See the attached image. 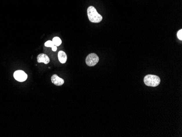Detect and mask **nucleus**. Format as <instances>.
<instances>
[{
	"label": "nucleus",
	"mask_w": 182,
	"mask_h": 137,
	"mask_svg": "<svg viewBox=\"0 0 182 137\" xmlns=\"http://www.w3.org/2000/svg\"><path fill=\"white\" fill-rule=\"evenodd\" d=\"M58 58L61 64H65L67 60V56L65 52L63 51H59L58 53Z\"/></svg>",
	"instance_id": "7"
},
{
	"label": "nucleus",
	"mask_w": 182,
	"mask_h": 137,
	"mask_svg": "<svg viewBox=\"0 0 182 137\" xmlns=\"http://www.w3.org/2000/svg\"><path fill=\"white\" fill-rule=\"evenodd\" d=\"M87 15L90 21L93 23H99L102 21L103 17L99 14L93 6H90L87 9Z\"/></svg>",
	"instance_id": "1"
},
{
	"label": "nucleus",
	"mask_w": 182,
	"mask_h": 137,
	"mask_svg": "<svg viewBox=\"0 0 182 137\" xmlns=\"http://www.w3.org/2000/svg\"><path fill=\"white\" fill-rule=\"evenodd\" d=\"M57 46H53L52 48V51H57Z\"/></svg>",
	"instance_id": "11"
},
{
	"label": "nucleus",
	"mask_w": 182,
	"mask_h": 137,
	"mask_svg": "<svg viewBox=\"0 0 182 137\" xmlns=\"http://www.w3.org/2000/svg\"><path fill=\"white\" fill-rule=\"evenodd\" d=\"M177 38L181 41H182V30L181 29L180 30H179L177 32Z\"/></svg>",
	"instance_id": "10"
},
{
	"label": "nucleus",
	"mask_w": 182,
	"mask_h": 137,
	"mask_svg": "<svg viewBox=\"0 0 182 137\" xmlns=\"http://www.w3.org/2000/svg\"><path fill=\"white\" fill-rule=\"evenodd\" d=\"M14 77L15 80H17L19 82H23L27 79L28 75L23 71L18 70L14 72Z\"/></svg>",
	"instance_id": "4"
},
{
	"label": "nucleus",
	"mask_w": 182,
	"mask_h": 137,
	"mask_svg": "<svg viewBox=\"0 0 182 137\" xmlns=\"http://www.w3.org/2000/svg\"><path fill=\"white\" fill-rule=\"evenodd\" d=\"M37 61L39 63H44L45 64H48L50 62V59L48 55L44 54H41L37 56Z\"/></svg>",
	"instance_id": "6"
},
{
	"label": "nucleus",
	"mask_w": 182,
	"mask_h": 137,
	"mask_svg": "<svg viewBox=\"0 0 182 137\" xmlns=\"http://www.w3.org/2000/svg\"><path fill=\"white\" fill-rule=\"evenodd\" d=\"M144 83L148 86L156 87L160 83V79L157 75L148 74L143 79Z\"/></svg>",
	"instance_id": "2"
},
{
	"label": "nucleus",
	"mask_w": 182,
	"mask_h": 137,
	"mask_svg": "<svg viewBox=\"0 0 182 137\" xmlns=\"http://www.w3.org/2000/svg\"><path fill=\"white\" fill-rule=\"evenodd\" d=\"M44 45L46 47H51V48L55 46L52 41H48L46 42Z\"/></svg>",
	"instance_id": "9"
},
{
	"label": "nucleus",
	"mask_w": 182,
	"mask_h": 137,
	"mask_svg": "<svg viewBox=\"0 0 182 137\" xmlns=\"http://www.w3.org/2000/svg\"><path fill=\"white\" fill-rule=\"evenodd\" d=\"M99 58L98 55L94 53H91L88 55L86 59V64L88 66L93 67L98 64Z\"/></svg>",
	"instance_id": "3"
},
{
	"label": "nucleus",
	"mask_w": 182,
	"mask_h": 137,
	"mask_svg": "<svg viewBox=\"0 0 182 137\" xmlns=\"http://www.w3.org/2000/svg\"><path fill=\"white\" fill-rule=\"evenodd\" d=\"M52 42L54 43V44L55 46H60L62 43V41L61 39H60V38L58 37H55L53 39H52Z\"/></svg>",
	"instance_id": "8"
},
{
	"label": "nucleus",
	"mask_w": 182,
	"mask_h": 137,
	"mask_svg": "<svg viewBox=\"0 0 182 137\" xmlns=\"http://www.w3.org/2000/svg\"><path fill=\"white\" fill-rule=\"evenodd\" d=\"M51 82L56 86H61L64 82L63 79L59 78L56 74L52 75V76L51 77Z\"/></svg>",
	"instance_id": "5"
}]
</instances>
